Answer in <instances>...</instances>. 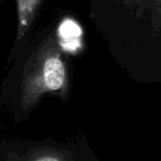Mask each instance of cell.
Masks as SVG:
<instances>
[{
	"label": "cell",
	"mask_w": 161,
	"mask_h": 161,
	"mask_svg": "<svg viewBox=\"0 0 161 161\" xmlns=\"http://www.w3.org/2000/svg\"><path fill=\"white\" fill-rule=\"evenodd\" d=\"M67 88V71L54 36H49L34 51L23 71L21 106L33 107L45 94H63Z\"/></svg>",
	"instance_id": "1"
},
{
	"label": "cell",
	"mask_w": 161,
	"mask_h": 161,
	"mask_svg": "<svg viewBox=\"0 0 161 161\" xmlns=\"http://www.w3.org/2000/svg\"><path fill=\"white\" fill-rule=\"evenodd\" d=\"M42 0H17V39L21 40L29 31Z\"/></svg>",
	"instance_id": "2"
},
{
	"label": "cell",
	"mask_w": 161,
	"mask_h": 161,
	"mask_svg": "<svg viewBox=\"0 0 161 161\" xmlns=\"http://www.w3.org/2000/svg\"><path fill=\"white\" fill-rule=\"evenodd\" d=\"M34 161H62V160L58 157H56L55 154H44V156L36 159Z\"/></svg>",
	"instance_id": "3"
},
{
	"label": "cell",
	"mask_w": 161,
	"mask_h": 161,
	"mask_svg": "<svg viewBox=\"0 0 161 161\" xmlns=\"http://www.w3.org/2000/svg\"><path fill=\"white\" fill-rule=\"evenodd\" d=\"M134 1H137V0H134ZM142 1H152V3H156L157 6H160L161 7V0H142Z\"/></svg>",
	"instance_id": "4"
}]
</instances>
